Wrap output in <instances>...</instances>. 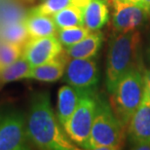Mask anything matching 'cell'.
<instances>
[{
	"instance_id": "5",
	"label": "cell",
	"mask_w": 150,
	"mask_h": 150,
	"mask_svg": "<svg viewBox=\"0 0 150 150\" xmlns=\"http://www.w3.org/2000/svg\"><path fill=\"white\" fill-rule=\"evenodd\" d=\"M98 96L95 90H85L75 111L64 126L67 137L76 145L85 148L98 109Z\"/></svg>"
},
{
	"instance_id": "12",
	"label": "cell",
	"mask_w": 150,
	"mask_h": 150,
	"mask_svg": "<svg viewBox=\"0 0 150 150\" xmlns=\"http://www.w3.org/2000/svg\"><path fill=\"white\" fill-rule=\"evenodd\" d=\"M67 55L62 53L59 57L52 61L32 67L28 75V79H33L41 82L52 83L64 77L67 64Z\"/></svg>"
},
{
	"instance_id": "25",
	"label": "cell",
	"mask_w": 150,
	"mask_h": 150,
	"mask_svg": "<svg viewBox=\"0 0 150 150\" xmlns=\"http://www.w3.org/2000/svg\"><path fill=\"white\" fill-rule=\"evenodd\" d=\"M145 53H146V58H147V61H148L149 64H150V39H149V42L147 44V47H146Z\"/></svg>"
},
{
	"instance_id": "10",
	"label": "cell",
	"mask_w": 150,
	"mask_h": 150,
	"mask_svg": "<svg viewBox=\"0 0 150 150\" xmlns=\"http://www.w3.org/2000/svg\"><path fill=\"white\" fill-rule=\"evenodd\" d=\"M128 137L132 145L150 142V101L143 100L128 125Z\"/></svg>"
},
{
	"instance_id": "26",
	"label": "cell",
	"mask_w": 150,
	"mask_h": 150,
	"mask_svg": "<svg viewBox=\"0 0 150 150\" xmlns=\"http://www.w3.org/2000/svg\"><path fill=\"white\" fill-rule=\"evenodd\" d=\"M3 86H4V84L2 83V80H1V75H0V89H1Z\"/></svg>"
},
{
	"instance_id": "21",
	"label": "cell",
	"mask_w": 150,
	"mask_h": 150,
	"mask_svg": "<svg viewBox=\"0 0 150 150\" xmlns=\"http://www.w3.org/2000/svg\"><path fill=\"white\" fill-rule=\"evenodd\" d=\"M73 0H43L41 4L30 9L35 13H39L47 16H53L65 7L72 5Z\"/></svg>"
},
{
	"instance_id": "7",
	"label": "cell",
	"mask_w": 150,
	"mask_h": 150,
	"mask_svg": "<svg viewBox=\"0 0 150 150\" xmlns=\"http://www.w3.org/2000/svg\"><path fill=\"white\" fill-rule=\"evenodd\" d=\"M64 81L81 90H95L100 82V68L94 59H70L67 62Z\"/></svg>"
},
{
	"instance_id": "9",
	"label": "cell",
	"mask_w": 150,
	"mask_h": 150,
	"mask_svg": "<svg viewBox=\"0 0 150 150\" xmlns=\"http://www.w3.org/2000/svg\"><path fill=\"white\" fill-rule=\"evenodd\" d=\"M62 45L57 35L29 38L23 47V56L31 67L52 61L62 53Z\"/></svg>"
},
{
	"instance_id": "11",
	"label": "cell",
	"mask_w": 150,
	"mask_h": 150,
	"mask_svg": "<svg viewBox=\"0 0 150 150\" xmlns=\"http://www.w3.org/2000/svg\"><path fill=\"white\" fill-rule=\"evenodd\" d=\"M85 90L75 88L70 85H64L58 92V104H57V117L64 128L68 119L75 111Z\"/></svg>"
},
{
	"instance_id": "8",
	"label": "cell",
	"mask_w": 150,
	"mask_h": 150,
	"mask_svg": "<svg viewBox=\"0 0 150 150\" xmlns=\"http://www.w3.org/2000/svg\"><path fill=\"white\" fill-rule=\"evenodd\" d=\"M150 15L132 3L113 0L112 25L115 32L139 30L149 20Z\"/></svg>"
},
{
	"instance_id": "15",
	"label": "cell",
	"mask_w": 150,
	"mask_h": 150,
	"mask_svg": "<svg viewBox=\"0 0 150 150\" xmlns=\"http://www.w3.org/2000/svg\"><path fill=\"white\" fill-rule=\"evenodd\" d=\"M109 21L107 0H91L84 9V25L91 31L100 30Z\"/></svg>"
},
{
	"instance_id": "1",
	"label": "cell",
	"mask_w": 150,
	"mask_h": 150,
	"mask_svg": "<svg viewBox=\"0 0 150 150\" xmlns=\"http://www.w3.org/2000/svg\"><path fill=\"white\" fill-rule=\"evenodd\" d=\"M62 129L54 112L49 93L32 94L26 118L29 142L43 150H77L76 144Z\"/></svg>"
},
{
	"instance_id": "24",
	"label": "cell",
	"mask_w": 150,
	"mask_h": 150,
	"mask_svg": "<svg viewBox=\"0 0 150 150\" xmlns=\"http://www.w3.org/2000/svg\"><path fill=\"white\" fill-rule=\"evenodd\" d=\"M133 148L134 149H139V150H144V149H150V142H142V143H137V144L133 145Z\"/></svg>"
},
{
	"instance_id": "3",
	"label": "cell",
	"mask_w": 150,
	"mask_h": 150,
	"mask_svg": "<svg viewBox=\"0 0 150 150\" xmlns=\"http://www.w3.org/2000/svg\"><path fill=\"white\" fill-rule=\"evenodd\" d=\"M127 128L120 122L111 105L98 96V109L85 149L117 150L125 143Z\"/></svg>"
},
{
	"instance_id": "4",
	"label": "cell",
	"mask_w": 150,
	"mask_h": 150,
	"mask_svg": "<svg viewBox=\"0 0 150 150\" xmlns=\"http://www.w3.org/2000/svg\"><path fill=\"white\" fill-rule=\"evenodd\" d=\"M144 100V81L142 68L130 71L111 93L110 105L120 122L128 127L132 117Z\"/></svg>"
},
{
	"instance_id": "19",
	"label": "cell",
	"mask_w": 150,
	"mask_h": 150,
	"mask_svg": "<svg viewBox=\"0 0 150 150\" xmlns=\"http://www.w3.org/2000/svg\"><path fill=\"white\" fill-rule=\"evenodd\" d=\"M91 32L92 31L89 28H87L85 25H76L59 28L58 32H57V36L62 46L67 48L78 43L86 36H88Z\"/></svg>"
},
{
	"instance_id": "23",
	"label": "cell",
	"mask_w": 150,
	"mask_h": 150,
	"mask_svg": "<svg viewBox=\"0 0 150 150\" xmlns=\"http://www.w3.org/2000/svg\"><path fill=\"white\" fill-rule=\"evenodd\" d=\"M120 1H124L128 3H132L139 7L142 8L150 15V0H120Z\"/></svg>"
},
{
	"instance_id": "14",
	"label": "cell",
	"mask_w": 150,
	"mask_h": 150,
	"mask_svg": "<svg viewBox=\"0 0 150 150\" xmlns=\"http://www.w3.org/2000/svg\"><path fill=\"white\" fill-rule=\"evenodd\" d=\"M25 25L28 32L29 38H40L57 35L58 28L52 16L42 15L29 10L28 12Z\"/></svg>"
},
{
	"instance_id": "18",
	"label": "cell",
	"mask_w": 150,
	"mask_h": 150,
	"mask_svg": "<svg viewBox=\"0 0 150 150\" xmlns=\"http://www.w3.org/2000/svg\"><path fill=\"white\" fill-rule=\"evenodd\" d=\"M52 17L58 29L69 26L84 25V11L72 5L59 11Z\"/></svg>"
},
{
	"instance_id": "13",
	"label": "cell",
	"mask_w": 150,
	"mask_h": 150,
	"mask_svg": "<svg viewBox=\"0 0 150 150\" xmlns=\"http://www.w3.org/2000/svg\"><path fill=\"white\" fill-rule=\"evenodd\" d=\"M103 41V34L100 30L92 31L78 43L65 48V54L70 59H91L100 50Z\"/></svg>"
},
{
	"instance_id": "6",
	"label": "cell",
	"mask_w": 150,
	"mask_h": 150,
	"mask_svg": "<svg viewBox=\"0 0 150 150\" xmlns=\"http://www.w3.org/2000/svg\"><path fill=\"white\" fill-rule=\"evenodd\" d=\"M26 120L20 112L0 114V150H23L28 147Z\"/></svg>"
},
{
	"instance_id": "27",
	"label": "cell",
	"mask_w": 150,
	"mask_h": 150,
	"mask_svg": "<svg viewBox=\"0 0 150 150\" xmlns=\"http://www.w3.org/2000/svg\"><path fill=\"white\" fill-rule=\"evenodd\" d=\"M22 1H23V2H26V3H32L34 1V0H22Z\"/></svg>"
},
{
	"instance_id": "2",
	"label": "cell",
	"mask_w": 150,
	"mask_h": 150,
	"mask_svg": "<svg viewBox=\"0 0 150 150\" xmlns=\"http://www.w3.org/2000/svg\"><path fill=\"white\" fill-rule=\"evenodd\" d=\"M140 52L142 36L139 30L115 32L109 42L105 67V86L109 94L126 74L136 68H142Z\"/></svg>"
},
{
	"instance_id": "20",
	"label": "cell",
	"mask_w": 150,
	"mask_h": 150,
	"mask_svg": "<svg viewBox=\"0 0 150 150\" xmlns=\"http://www.w3.org/2000/svg\"><path fill=\"white\" fill-rule=\"evenodd\" d=\"M23 47L0 40V70L23 55Z\"/></svg>"
},
{
	"instance_id": "17",
	"label": "cell",
	"mask_w": 150,
	"mask_h": 150,
	"mask_svg": "<svg viewBox=\"0 0 150 150\" xmlns=\"http://www.w3.org/2000/svg\"><path fill=\"white\" fill-rule=\"evenodd\" d=\"M31 68L28 59L22 55L14 62L0 70L2 83L5 85L7 83L15 82L21 79H28V75L30 72Z\"/></svg>"
},
{
	"instance_id": "16",
	"label": "cell",
	"mask_w": 150,
	"mask_h": 150,
	"mask_svg": "<svg viewBox=\"0 0 150 150\" xmlns=\"http://www.w3.org/2000/svg\"><path fill=\"white\" fill-rule=\"evenodd\" d=\"M29 39L25 21H16L0 25V40L23 46Z\"/></svg>"
},
{
	"instance_id": "22",
	"label": "cell",
	"mask_w": 150,
	"mask_h": 150,
	"mask_svg": "<svg viewBox=\"0 0 150 150\" xmlns=\"http://www.w3.org/2000/svg\"><path fill=\"white\" fill-rule=\"evenodd\" d=\"M143 81H144V100L150 101V67L143 70Z\"/></svg>"
}]
</instances>
